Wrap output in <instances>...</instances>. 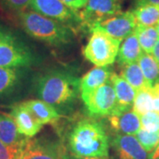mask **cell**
Segmentation results:
<instances>
[{"label":"cell","instance_id":"6da1fadb","mask_svg":"<svg viewBox=\"0 0 159 159\" xmlns=\"http://www.w3.org/2000/svg\"><path fill=\"white\" fill-rule=\"evenodd\" d=\"M67 148L74 157L108 158L110 138L101 122L82 119L67 134Z\"/></svg>","mask_w":159,"mask_h":159},{"label":"cell","instance_id":"7a4b0ae2","mask_svg":"<svg viewBox=\"0 0 159 159\" xmlns=\"http://www.w3.org/2000/svg\"><path fill=\"white\" fill-rule=\"evenodd\" d=\"M40 100L57 111L70 109L80 94V79L66 70H52L40 75L35 81Z\"/></svg>","mask_w":159,"mask_h":159},{"label":"cell","instance_id":"3957f363","mask_svg":"<svg viewBox=\"0 0 159 159\" xmlns=\"http://www.w3.org/2000/svg\"><path fill=\"white\" fill-rule=\"evenodd\" d=\"M16 17L21 29L30 37L49 45L61 47L67 45L74 40V29L32 10L20 11Z\"/></svg>","mask_w":159,"mask_h":159},{"label":"cell","instance_id":"277c9868","mask_svg":"<svg viewBox=\"0 0 159 159\" xmlns=\"http://www.w3.org/2000/svg\"><path fill=\"white\" fill-rule=\"evenodd\" d=\"M34 62L35 57L29 46L11 29L0 23V67L23 68Z\"/></svg>","mask_w":159,"mask_h":159},{"label":"cell","instance_id":"5b68a950","mask_svg":"<svg viewBox=\"0 0 159 159\" xmlns=\"http://www.w3.org/2000/svg\"><path fill=\"white\" fill-rule=\"evenodd\" d=\"M83 50L87 60L98 67L111 65L118 57L121 42L99 29H93Z\"/></svg>","mask_w":159,"mask_h":159},{"label":"cell","instance_id":"8992f818","mask_svg":"<svg viewBox=\"0 0 159 159\" xmlns=\"http://www.w3.org/2000/svg\"><path fill=\"white\" fill-rule=\"evenodd\" d=\"M87 112L92 119L110 117L116 111L118 102L112 82L108 80L89 95L81 97Z\"/></svg>","mask_w":159,"mask_h":159},{"label":"cell","instance_id":"52a82bcc","mask_svg":"<svg viewBox=\"0 0 159 159\" xmlns=\"http://www.w3.org/2000/svg\"><path fill=\"white\" fill-rule=\"evenodd\" d=\"M122 0H88L85 7L78 11L80 29L91 32L102 20L121 12Z\"/></svg>","mask_w":159,"mask_h":159},{"label":"cell","instance_id":"ba28073f","mask_svg":"<svg viewBox=\"0 0 159 159\" xmlns=\"http://www.w3.org/2000/svg\"><path fill=\"white\" fill-rule=\"evenodd\" d=\"M29 8L45 17L55 20L75 31L80 29V19L77 11H73L60 0H31Z\"/></svg>","mask_w":159,"mask_h":159},{"label":"cell","instance_id":"9c48e42d","mask_svg":"<svg viewBox=\"0 0 159 159\" xmlns=\"http://www.w3.org/2000/svg\"><path fill=\"white\" fill-rule=\"evenodd\" d=\"M66 157L60 142L44 138H27L18 159H66Z\"/></svg>","mask_w":159,"mask_h":159},{"label":"cell","instance_id":"30bf717a","mask_svg":"<svg viewBox=\"0 0 159 159\" xmlns=\"http://www.w3.org/2000/svg\"><path fill=\"white\" fill-rule=\"evenodd\" d=\"M136 26V20L133 11H121L112 17L102 20L97 24L93 29H99L110 36L122 42L125 37L134 32Z\"/></svg>","mask_w":159,"mask_h":159},{"label":"cell","instance_id":"8fae6325","mask_svg":"<svg viewBox=\"0 0 159 159\" xmlns=\"http://www.w3.org/2000/svg\"><path fill=\"white\" fill-rule=\"evenodd\" d=\"M10 115L17 125L19 133L26 138L34 137L43 128V125L34 118V115L23 104V102L12 105Z\"/></svg>","mask_w":159,"mask_h":159},{"label":"cell","instance_id":"7c38bea8","mask_svg":"<svg viewBox=\"0 0 159 159\" xmlns=\"http://www.w3.org/2000/svg\"><path fill=\"white\" fill-rule=\"evenodd\" d=\"M111 145L119 159H150L136 137L129 134H117Z\"/></svg>","mask_w":159,"mask_h":159},{"label":"cell","instance_id":"4fadbf2b","mask_svg":"<svg viewBox=\"0 0 159 159\" xmlns=\"http://www.w3.org/2000/svg\"><path fill=\"white\" fill-rule=\"evenodd\" d=\"M108 120L111 128L118 134H136L142 126L140 116L133 109L112 114L108 117Z\"/></svg>","mask_w":159,"mask_h":159},{"label":"cell","instance_id":"5bb4252c","mask_svg":"<svg viewBox=\"0 0 159 159\" xmlns=\"http://www.w3.org/2000/svg\"><path fill=\"white\" fill-rule=\"evenodd\" d=\"M111 81L113 84L118 102V107L114 113L122 112L133 109L137 91L121 75H119L116 73L111 74Z\"/></svg>","mask_w":159,"mask_h":159},{"label":"cell","instance_id":"9a60e30c","mask_svg":"<svg viewBox=\"0 0 159 159\" xmlns=\"http://www.w3.org/2000/svg\"><path fill=\"white\" fill-rule=\"evenodd\" d=\"M26 137L18 131L17 125L10 114L0 113V141L14 149H20Z\"/></svg>","mask_w":159,"mask_h":159},{"label":"cell","instance_id":"2e32d148","mask_svg":"<svg viewBox=\"0 0 159 159\" xmlns=\"http://www.w3.org/2000/svg\"><path fill=\"white\" fill-rule=\"evenodd\" d=\"M112 72L107 66L95 67L80 79V95L84 97L89 95L97 88L103 85L111 79Z\"/></svg>","mask_w":159,"mask_h":159},{"label":"cell","instance_id":"e0dca14e","mask_svg":"<svg viewBox=\"0 0 159 159\" xmlns=\"http://www.w3.org/2000/svg\"><path fill=\"white\" fill-rule=\"evenodd\" d=\"M22 102L42 125L55 124L63 117L55 107L42 100L34 99Z\"/></svg>","mask_w":159,"mask_h":159},{"label":"cell","instance_id":"ac0fdd59","mask_svg":"<svg viewBox=\"0 0 159 159\" xmlns=\"http://www.w3.org/2000/svg\"><path fill=\"white\" fill-rule=\"evenodd\" d=\"M142 52L136 34L134 32L121 42L117 61L119 65L124 67L133 63L138 62Z\"/></svg>","mask_w":159,"mask_h":159},{"label":"cell","instance_id":"d6986e66","mask_svg":"<svg viewBox=\"0 0 159 159\" xmlns=\"http://www.w3.org/2000/svg\"><path fill=\"white\" fill-rule=\"evenodd\" d=\"M22 77L20 68L0 67V97L11 94L20 84Z\"/></svg>","mask_w":159,"mask_h":159},{"label":"cell","instance_id":"ffe728a7","mask_svg":"<svg viewBox=\"0 0 159 159\" xmlns=\"http://www.w3.org/2000/svg\"><path fill=\"white\" fill-rule=\"evenodd\" d=\"M138 64L149 88L159 83V66L155 57L146 52H142Z\"/></svg>","mask_w":159,"mask_h":159},{"label":"cell","instance_id":"44dd1931","mask_svg":"<svg viewBox=\"0 0 159 159\" xmlns=\"http://www.w3.org/2000/svg\"><path fill=\"white\" fill-rule=\"evenodd\" d=\"M136 24L143 27H154L159 22V6L144 5L133 10Z\"/></svg>","mask_w":159,"mask_h":159},{"label":"cell","instance_id":"7402d4cb","mask_svg":"<svg viewBox=\"0 0 159 159\" xmlns=\"http://www.w3.org/2000/svg\"><path fill=\"white\" fill-rule=\"evenodd\" d=\"M134 33L143 52L152 53L156 43L158 42L159 34L155 27H143L137 25Z\"/></svg>","mask_w":159,"mask_h":159},{"label":"cell","instance_id":"603a6c76","mask_svg":"<svg viewBox=\"0 0 159 159\" xmlns=\"http://www.w3.org/2000/svg\"><path fill=\"white\" fill-rule=\"evenodd\" d=\"M120 75L136 91L149 88L138 63H133L124 66Z\"/></svg>","mask_w":159,"mask_h":159},{"label":"cell","instance_id":"cb8c5ba5","mask_svg":"<svg viewBox=\"0 0 159 159\" xmlns=\"http://www.w3.org/2000/svg\"><path fill=\"white\" fill-rule=\"evenodd\" d=\"M150 89L151 88H148L137 91L136 97L133 105V110L139 116L148 113L154 110L153 97Z\"/></svg>","mask_w":159,"mask_h":159},{"label":"cell","instance_id":"d4e9b609","mask_svg":"<svg viewBox=\"0 0 159 159\" xmlns=\"http://www.w3.org/2000/svg\"><path fill=\"white\" fill-rule=\"evenodd\" d=\"M137 140L148 153H152L159 144V133H151L141 128L137 132Z\"/></svg>","mask_w":159,"mask_h":159},{"label":"cell","instance_id":"484cf974","mask_svg":"<svg viewBox=\"0 0 159 159\" xmlns=\"http://www.w3.org/2000/svg\"><path fill=\"white\" fill-rule=\"evenodd\" d=\"M142 128L151 133H159V113L149 111L140 116Z\"/></svg>","mask_w":159,"mask_h":159},{"label":"cell","instance_id":"4316f807","mask_svg":"<svg viewBox=\"0 0 159 159\" xmlns=\"http://www.w3.org/2000/svg\"><path fill=\"white\" fill-rule=\"evenodd\" d=\"M31 0H0V6L10 12L19 13L27 10Z\"/></svg>","mask_w":159,"mask_h":159},{"label":"cell","instance_id":"83f0119b","mask_svg":"<svg viewBox=\"0 0 159 159\" xmlns=\"http://www.w3.org/2000/svg\"><path fill=\"white\" fill-rule=\"evenodd\" d=\"M20 149L9 148L0 141V159H18Z\"/></svg>","mask_w":159,"mask_h":159},{"label":"cell","instance_id":"f1b7e54d","mask_svg":"<svg viewBox=\"0 0 159 159\" xmlns=\"http://www.w3.org/2000/svg\"><path fill=\"white\" fill-rule=\"evenodd\" d=\"M66 6L74 11H81L88 3V0H60Z\"/></svg>","mask_w":159,"mask_h":159},{"label":"cell","instance_id":"f546056e","mask_svg":"<svg viewBox=\"0 0 159 159\" xmlns=\"http://www.w3.org/2000/svg\"><path fill=\"white\" fill-rule=\"evenodd\" d=\"M151 94L153 97V103H154V110L156 112L159 113V83L155 85L150 89Z\"/></svg>","mask_w":159,"mask_h":159},{"label":"cell","instance_id":"4dcf8cb0","mask_svg":"<svg viewBox=\"0 0 159 159\" xmlns=\"http://www.w3.org/2000/svg\"><path fill=\"white\" fill-rule=\"evenodd\" d=\"M135 6H144V5H153L159 6V0H134Z\"/></svg>","mask_w":159,"mask_h":159},{"label":"cell","instance_id":"1f68e13d","mask_svg":"<svg viewBox=\"0 0 159 159\" xmlns=\"http://www.w3.org/2000/svg\"><path fill=\"white\" fill-rule=\"evenodd\" d=\"M152 54H153V57H155V59L157 60V64H158L159 66V40L158 42L156 43L155 47H154Z\"/></svg>","mask_w":159,"mask_h":159},{"label":"cell","instance_id":"d6a6232c","mask_svg":"<svg viewBox=\"0 0 159 159\" xmlns=\"http://www.w3.org/2000/svg\"><path fill=\"white\" fill-rule=\"evenodd\" d=\"M149 157H150V159H159V144L157 148L149 155Z\"/></svg>","mask_w":159,"mask_h":159},{"label":"cell","instance_id":"836d02e7","mask_svg":"<svg viewBox=\"0 0 159 159\" xmlns=\"http://www.w3.org/2000/svg\"><path fill=\"white\" fill-rule=\"evenodd\" d=\"M66 159H109L108 158H97V157H74V156H70L67 155Z\"/></svg>","mask_w":159,"mask_h":159},{"label":"cell","instance_id":"e575fe53","mask_svg":"<svg viewBox=\"0 0 159 159\" xmlns=\"http://www.w3.org/2000/svg\"><path fill=\"white\" fill-rule=\"evenodd\" d=\"M156 29L157 30V32H158V34H159V22L157 24V27H156Z\"/></svg>","mask_w":159,"mask_h":159}]
</instances>
